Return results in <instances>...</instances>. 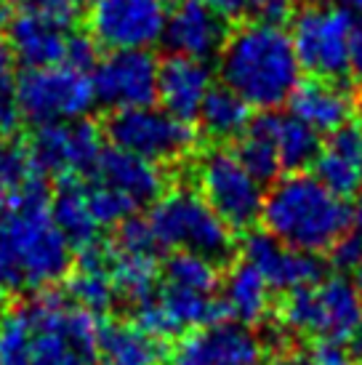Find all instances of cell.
<instances>
[{"label":"cell","mask_w":362,"mask_h":365,"mask_svg":"<svg viewBox=\"0 0 362 365\" xmlns=\"http://www.w3.org/2000/svg\"><path fill=\"white\" fill-rule=\"evenodd\" d=\"M72 245L51 216V184L32 173L11 200L0 203V291L38 294L72 269Z\"/></svg>","instance_id":"6da1fadb"},{"label":"cell","mask_w":362,"mask_h":365,"mask_svg":"<svg viewBox=\"0 0 362 365\" xmlns=\"http://www.w3.org/2000/svg\"><path fill=\"white\" fill-rule=\"evenodd\" d=\"M299 56L291 35L262 21L232 24L219 53L222 83L256 110H277L299 83Z\"/></svg>","instance_id":"7a4b0ae2"},{"label":"cell","mask_w":362,"mask_h":365,"mask_svg":"<svg viewBox=\"0 0 362 365\" xmlns=\"http://www.w3.org/2000/svg\"><path fill=\"white\" fill-rule=\"evenodd\" d=\"M264 230L304 254H328L352 232V205L306 171L272 182L262 205Z\"/></svg>","instance_id":"3957f363"},{"label":"cell","mask_w":362,"mask_h":365,"mask_svg":"<svg viewBox=\"0 0 362 365\" xmlns=\"http://www.w3.org/2000/svg\"><path fill=\"white\" fill-rule=\"evenodd\" d=\"M147 219L162 248L200 254L219 267H229L237 256L234 232L195 187H168L152 203Z\"/></svg>","instance_id":"277c9868"},{"label":"cell","mask_w":362,"mask_h":365,"mask_svg":"<svg viewBox=\"0 0 362 365\" xmlns=\"http://www.w3.org/2000/svg\"><path fill=\"white\" fill-rule=\"evenodd\" d=\"M360 14L333 3H299L291 19L293 51L314 78L349 81L354 32Z\"/></svg>","instance_id":"5b68a950"},{"label":"cell","mask_w":362,"mask_h":365,"mask_svg":"<svg viewBox=\"0 0 362 365\" xmlns=\"http://www.w3.org/2000/svg\"><path fill=\"white\" fill-rule=\"evenodd\" d=\"M101 136L110 144L147 158L157 165H181L200 153L202 136L195 123L179 120L171 112L155 107H125L110 110L101 118Z\"/></svg>","instance_id":"8992f818"},{"label":"cell","mask_w":362,"mask_h":365,"mask_svg":"<svg viewBox=\"0 0 362 365\" xmlns=\"http://www.w3.org/2000/svg\"><path fill=\"white\" fill-rule=\"evenodd\" d=\"M195 182L205 203L232 232H248L262 219L264 190L227 144H213L195 160Z\"/></svg>","instance_id":"52a82bcc"},{"label":"cell","mask_w":362,"mask_h":365,"mask_svg":"<svg viewBox=\"0 0 362 365\" xmlns=\"http://www.w3.org/2000/svg\"><path fill=\"white\" fill-rule=\"evenodd\" d=\"M93 83L86 72L67 64L27 67L16 78L19 115L30 125H46L59 120H78L93 107Z\"/></svg>","instance_id":"ba28073f"},{"label":"cell","mask_w":362,"mask_h":365,"mask_svg":"<svg viewBox=\"0 0 362 365\" xmlns=\"http://www.w3.org/2000/svg\"><path fill=\"white\" fill-rule=\"evenodd\" d=\"M27 150L32 165L43 176H86L93 173L101 155V128L99 123L78 118L35 125L30 133Z\"/></svg>","instance_id":"9c48e42d"},{"label":"cell","mask_w":362,"mask_h":365,"mask_svg":"<svg viewBox=\"0 0 362 365\" xmlns=\"http://www.w3.org/2000/svg\"><path fill=\"white\" fill-rule=\"evenodd\" d=\"M162 0H96L88 14V35L93 41L118 48H150L165 30Z\"/></svg>","instance_id":"30bf717a"},{"label":"cell","mask_w":362,"mask_h":365,"mask_svg":"<svg viewBox=\"0 0 362 365\" xmlns=\"http://www.w3.org/2000/svg\"><path fill=\"white\" fill-rule=\"evenodd\" d=\"M93 96L110 110L150 107L157 99V59L147 48H118L93 67Z\"/></svg>","instance_id":"8fae6325"},{"label":"cell","mask_w":362,"mask_h":365,"mask_svg":"<svg viewBox=\"0 0 362 365\" xmlns=\"http://www.w3.org/2000/svg\"><path fill=\"white\" fill-rule=\"evenodd\" d=\"M267 352L248 325L224 320L181 334L165 365H262Z\"/></svg>","instance_id":"7c38bea8"},{"label":"cell","mask_w":362,"mask_h":365,"mask_svg":"<svg viewBox=\"0 0 362 365\" xmlns=\"http://www.w3.org/2000/svg\"><path fill=\"white\" fill-rule=\"evenodd\" d=\"M242 259L251 262L272 291H291L299 285H314L325 277V264L320 256L296 251L277 240L267 230H248L242 240Z\"/></svg>","instance_id":"4fadbf2b"},{"label":"cell","mask_w":362,"mask_h":365,"mask_svg":"<svg viewBox=\"0 0 362 365\" xmlns=\"http://www.w3.org/2000/svg\"><path fill=\"white\" fill-rule=\"evenodd\" d=\"M229 30L232 21L213 11L205 0H173L162 38L173 53L211 61L219 59Z\"/></svg>","instance_id":"5bb4252c"},{"label":"cell","mask_w":362,"mask_h":365,"mask_svg":"<svg viewBox=\"0 0 362 365\" xmlns=\"http://www.w3.org/2000/svg\"><path fill=\"white\" fill-rule=\"evenodd\" d=\"M362 93L349 81H333V78H309L299 81L288 96L291 115L306 125H312L317 133H331L341 128L357 115Z\"/></svg>","instance_id":"9a60e30c"},{"label":"cell","mask_w":362,"mask_h":365,"mask_svg":"<svg viewBox=\"0 0 362 365\" xmlns=\"http://www.w3.org/2000/svg\"><path fill=\"white\" fill-rule=\"evenodd\" d=\"M211 88L208 61L171 53L157 61V99L162 110L187 123H197L202 96Z\"/></svg>","instance_id":"2e32d148"},{"label":"cell","mask_w":362,"mask_h":365,"mask_svg":"<svg viewBox=\"0 0 362 365\" xmlns=\"http://www.w3.org/2000/svg\"><path fill=\"white\" fill-rule=\"evenodd\" d=\"M90 176L96 182H104L125 192L139 205H152L168 190V176H165L162 165L147 160V158H139L128 150H120L115 144L101 150Z\"/></svg>","instance_id":"e0dca14e"},{"label":"cell","mask_w":362,"mask_h":365,"mask_svg":"<svg viewBox=\"0 0 362 365\" xmlns=\"http://www.w3.org/2000/svg\"><path fill=\"white\" fill-rule=\"evenodd\" d=\"M312 171L343 200L362 192V131L357 123L349 120L328 133L312 163Z\"/></svg>","instance_id":"ac0fdd59"},{"label":"cell","mask_w":362,"mask_h":365,"mask_svg":"<svg viewBox=\"0 0 362 365\" xmlns=\"http://www.w3.org/2000/svg\"><path fill=\"white\" fill-rule=\"evenodd\" d=\"M3 38L9 43L14 59H19L24 67H51L64 64L67 51V30L43 19L38 14H9L3 24Z\"/></svg>","instance_id":"d6986e66"},{"label":"cell","mask_w":362,"mask_h":365,"mask_svg":"<svg viewBox=\"0 0 362 365\" xmlns=\"http://www.w3.org/2000/svg\"><path fill=\"white\" fill-rule=\"evenodd\" d=\"M219 302L227 320L253 328L272 314V288L251 262L234 259L229 267H224Z\"/></svg>","instance_id":"ffe728a7"},{"label":"cell","mask_w":362,"mask_h":365,"mask_svg":"<svg viewBox=\"0 0 362 365\" xmlns=\"http://www.w3.org/2000/svg\"><path fill=\"white\" fill-rule=\"evenodd\" d=\"M64 296L93 314L110 312L118 302L110 277V245L99 240L96 245L78 251V259L64 277Z\"/></svg>","instance_id":"44dd1931"},{"label":"cell","mask_w":362,"mask_h":365,"mask_svg":"<svg viewBox=\"0 0 362 365\" xmlns=\"http://www.w3.org/2000/svg\"><path fill=\"white\" fill-rule=\"evenodd\" d=\"M51 216L64 240L72 245V251H83L99 243L101 227L93 219L86 182H81V176H56V184L51 187Z\"/></svg>","instance_id":"7402d4cb"},{"label":"cell","mask_w":362,"mask_h":365,"mask_svg":"<svg viewBox=\"0 0 362 365\" xmlns=\"http://www.w3.org/2000/svg\"><path fill=\"white\" fill-rule=\"evenodd\" d=\"M314 288H317V320H320L317 339L346 344L362 320L360 288L343 274L325 277Z\"/></svg>","instance_id":"603a6c76"},{"label":"cell","mask_w":362,"mask_h":365,"mask_svg":"<svg viewBox=\"0 0 362 365\" xmlns=\"http://www.w3.org/2000/svg\"><path fill=\"white\" fill-rule=\"evenodd\" d=\"M171 346L144 334L131 320H107L99 328L96 365H165Z\"/></svg>","instance_id":"cb8c5ba5"},{"label":"cell","mask_w":362,"mask_h":365,"mask_svg":"<svg viewBox=\"0 0 362 365\" xmlns=\"http://www.w3.org/2000/svg\"><path fill=\"white\" fill-rule=\"evenodd\" d=\"M277 123H280V112L262 110L237 136V147H234V155L240 158V163L262 184H272L277 176H282L280 155H277Z\"/></svg>","instance_id":"d4e9b609"},{"label":"cell","mask_w":362,"mask_h":365,"mask_svg":"<svg viewBox=\"0 0 362 365\" xmlns=\"http://www.w3.org/2000/svg\"><path fill=\"white\" fill-rule=\"evenodd\" d=\"M251 104L242 99L240 93H234L229 86H211L208 93L202 96L200 112H197V131L200 136L211 139L213 144L234 142L251 123Z\"/></svg>","instance_id":"484cf974"},{"label":"cell","mask_w":362,"mask_h":365,"mask_svg":"<svg viewBox=\"0 0 362 365\" xmlns=\"http://www.w3.org/2000/svg\"><path fill=\"white\" fill-rule=\"evenodd\" d=\"M110 277L118 299L133 307L157 291L160 262L152 254H125L110 248Z\"/></svg>","instance_id":"4316f807"},{"label":"cell","mask_w":362,"mask_h":365,"mask_svg":"<svg viewBox=\"0 0 362 365\" xmlns=\"http://www.w3.org/2000/svg\"><path fill=\"white\" fill-rule=\"evenodd\" d=\"M320 133L312 125L299 120L296 115H282L277 123V155L282 171H306L320 155Z\"/></svg>","instance_id":"83f0119b"},{"label":"cell","mask_w":362,"mask_h":365,"mask_svg":"<svg viewBox=\"0 0 362 365\" xmlns=\"http://www.w3.org/2000/svg\"><path fill=\"white\" fill-rule=\"evenodd\" d=\"M222 269L224 267L200 254L173 251L160 264V283L181 285V288H192V291H202V294H219Z\"/></svg>","instance_id":"f1b7e54d"},{"label":"cell","mask_w":362,"mask_h":365,"mask_svg":"<svg viewBox=\"0 0 362 365\" xmlns=\"http://www.w3.org/2000/svg\"><path fill=\"white\" fill-rule=\"evenodd\" d=\"M35 328L24 307L0 314V365H30Z\"/></svg>","instance_id":"f546056e"},{"label":"cell","mask_w":362,"mask_h":365,"mask_svg":"<svg viewBox=\"0 0 362 365\" xmlns=\"http://www.w3.org/2000/svg\"><path fill=\"white\" fill-rule=\"evenodd\" d=\"M32 173L35 165L27 142H21L19 136H0V203L19 192Z\"/></svg>","instance_id":"4dcf8cb0"},{"label":"cell","mask_w":362,"mask_h":365,"mask_svg":"<svg viewBox=\"0 0 362 365\" xmlns=\"http://www.w3.org/2000/svg\"><path fill=\"white\" fill-rule=\"evenodd\" d=\"M86 195H88V205L93 211V219L99 222V227H118V224L125 222L128 216H133L141 208L125 192H120V190H115V187L104 182H96V179L86 184Z\"/></svg>","instance_id":"1f68e13d"},{"label":"cell","mask_w":362,"mask_h":365,"mask_svg":"<svg viewBox=\"0 0 362 365\" xmlns=\"http://www.w3.org/2000/svg\"><path fill=\"white\" fill-rule=\"evenodd\" d=\"M133 309V325H139L144 334L155 336V339H160V341H171V339H176V336H181L184 331H181V325L173 320V314L165 309V304L160 302V296H157V291L152 296H147V299H141V302H136V304L131 307Z\"/></svg>","instance_id":"d6a6232c"},{"label":"cell","mask_w":362,"mask_h":365,"mask_svg":"<svg viewBox=\"0 0 362 365\" xmlns=\"http://www.w3.org/2000/svg\"><path fill=\"white\" fill-rule=\"evenodd\" d=\"M112 240L110 248L112 251H125V254H160L162 245L157 243L155 237V230H152L150 219H141V216H128L125 222H120L118 227H112Z\"/></svg>","instance_id":"836d02e7"},{"label":"cell","mask_w":362,"mask_h":365,"mask_svg":"<svg viewBox=\"0 0 362 365\" xmlns=\"http://www.w3.org/2000/svg\"><path fill=\"white\" fill-rule=\"evenodd\" d=\"M14 59H0V136H16L21 123L19 104H16V75Z\"/></svg>","instance_id":"e575fe53"},{"label":"cell","mask_w":362,"mask_h":365,"mask_svg":"<svg viewBox=\"0 0 362 365\" xmlns=\"http://www.w3.org/2000/svg\"><path fill=\"white\" fill-rule=\"evenodd\" d=\"M14 3L19 6V11L38 14V16L59 24L64 30H70L78 21V11H81V6L75 0H14Z\"/></svg>","instance_id":"d590c367"},{"label":"cell","mask_w":362,"mask_h":365,"mask_svg":"<svg viewBox=\"0 0 362 365\" xmlns=\"http://www.w3.org/2000/svg\"><path fill=\"white\" fill-rule=\"evenodd\" d=\"M64 64L72 70L86 72V75L93 72V67L99 64V43L86 32L70 35L67 38V51H64Z\"/></svg>","instance_id":"8d00e7d4"},{"label":"cell","mask_w":362,"mask_h":365,"mask_svg":"<svg viewBox=\"0 0 362 365\" xmlns=\"http://www.w3.org/2000/svg\"><path fill=\"white\" fill-rule=\"evenodd\" d=\"M296 6H299V0H251L248 19L272 24V27H285L293 19Z\"/></svg>","instance_id":"74e56055"},{"label":"cell","mask_w":362,"mask_h":365,"mask_svg":"<svg viewBox=\"0 0 362 365\" xmlns=\"http://www.w3.org/2000/svg\"><path fill=\"white\" fill-rule=\"evenodd\" d=\"M328 259L336 269H357V264L362 259V237L357 235H343L338 243L328 251Z\"/></svg>","instance_id":"f35d334b"},{"label":"cell","mask_w":362,"mask_h":365,"mask_svg":"<svg viewBox=\"0 0 362 365\" xmlns=\"http://www.w3.org/2000/svg\"><path fill=\"white\" fill-rule=\"evenodd\" d=\"M309 355H312L314 365H360L352 355H349L346 344L328 341V339H314Z\"/></svg>","instance_id":"ab89813d"},{"label":"cell","mask_w":362,"mask_h":365,"mask_svg":"<svg viewBox=\"0 0 362 365\" xmlns=\"http://www.w3.org/2000/svg\"><path fill=\"white\" fill-rule=\"evenodd\" d=\"M205 3L232 24L248 19V9H251V0H205Z\"/></svg>","instance_id":"60d3db41"},{"label":"cell","mask_w":362,"mask_h":365,"mask_svg":"<svg viewBox=\"0 0 362 365\" xmlns=\"http://www.w3.org/2000/svg\"><path fill=\"white\" fill-rule=\"evenodd\" d=\"M262 365H314L309 352H299L293 346H285L280 352H267Z\"/></svg>","instance_id":"b9f144b4"},{"label":"cell","mask_w":362,"mask_h":365,"mask_svg":"<svg viewBox=\"0 0 362 365\" xmlns=\"http://www.w3.org/2000/svg\"><path fill=\"white\" fill-rule=\"evenodd\" d=\"M349 75L357 83V91L362 93V16L360 24H357V32H354V43H352V61H349Z\"/></svg>","instance_id":"7bdbcfd3"},{"label":"cell","mask_w":362,"mask_h":365,"mask_svg":"<svg viewBox=\"0 0 362 365\" xmlns=\"http://www.w3.org/2000/svg\"><path fill=\"white\" fill-rule=\"evenodd\" d=\"M346 349H349V355H352L357 363H362V320H360V325L354 328V334L349 336V341H346Z\"/></svg>","instance_id":"ee69618b"},{"label":"cell","mask_w":362,"mask_h":365,"mask_svg":"<svg viewBox=\"0 0 362 365\" xmlns=\"http://www.w3.org/2000/svg\"><path fill=\"white\" fill-rule=\"evenodd\" d=\"M352 230L357 237H362V192L360 197H357V203H354L352 208Z\"/></svg>","instance_id":"f6af8a7d"},{"label":"cell","mask_w":362,"mask_h":365,"mask_svg":"<svg viewBox=\"0 0 362 365\" xmlns=\"http://www.w3.org/2000/svg\"><path fill=\"white\" fill-rule=\"evenodd\" d=\"M346 9H352L354 14H360L362 16V0H346Z\"/></svg>","instance_id":"bcb514c9"},{"label":"cell","mask_w":362,"mask_h":365,"mask_svg":"<svg viewBox=\"0 0 362 365\" xmlns=\"http://www.w3.org/2000/svg\"><path fill=\"white\" fill-rule=\"evenodd\" d=\"M354 272H357V288H360V294H362V259H360V264H357V269H354Z\"/></svg>","instance_id":"7dc6e473"},{"label":"cell","mask_w":362,"mask_h":365,"mask_svg":"<svg viewBox=\"0 0 362 365\" xmlns=\"http://www.w3.org/2000/svg\"><path fill=\"white\" fill-rule=\"evenodd\" d=\"M357 118H360V120H357V125H360V131H362V99H360V107H357Z\"/></svg>","instance_id":"c3c4849f"},{"label":"cell","mask_w":362,"mask_h":365,"mask_svg":"<svg viewBox=\"0 0 362 365\" xmlns=\"http://www.w3.org/2000/svg\"><path fill=\"white\" fill-rule=\"evenodd\" d=\"M75 3H78V6H93L96 0H75Z\"/></svg>","instance_id":"681fc988"},{"label":"cell","mask_w":362,"mask_h":365,"mask_svg":"<svg viewBox=\"0 0 362 365\" xmlns=\"http://www.w3.org/2000/svg\"><path fill=\"white\" fill-rule=\"evenodd\" d=\"M299 3H331V0H299Z\"/></svg>","instance_id":"f907efd6"},{"label":"cell","mask_w":362,"mask_h":365,"mask_svg":"<svg viewBox=\"0 0 362 365\" xmlns=\"http://www.w3.org/2000/svg\"><path fill=\"white\" fill-rule=\"evenodd\" d=\"M3 296H6V294H3V291H0V299H3Z\"/></svg>","instance_id":"816d5d0a"},{"label":"cell","mask_w":362,"mask_h":365,"mask_svg":"<svg viewBox=\"0 0 362 365\" xmlns=\"http://www.w3.org/2000/svg\"><path fill=\"white\" fill-rule=\"evenodd\" d=\"M3 3H6V0H0V6H3Z\"/></svg>","instance_id":"f5cc1de1"}]
</instances>
